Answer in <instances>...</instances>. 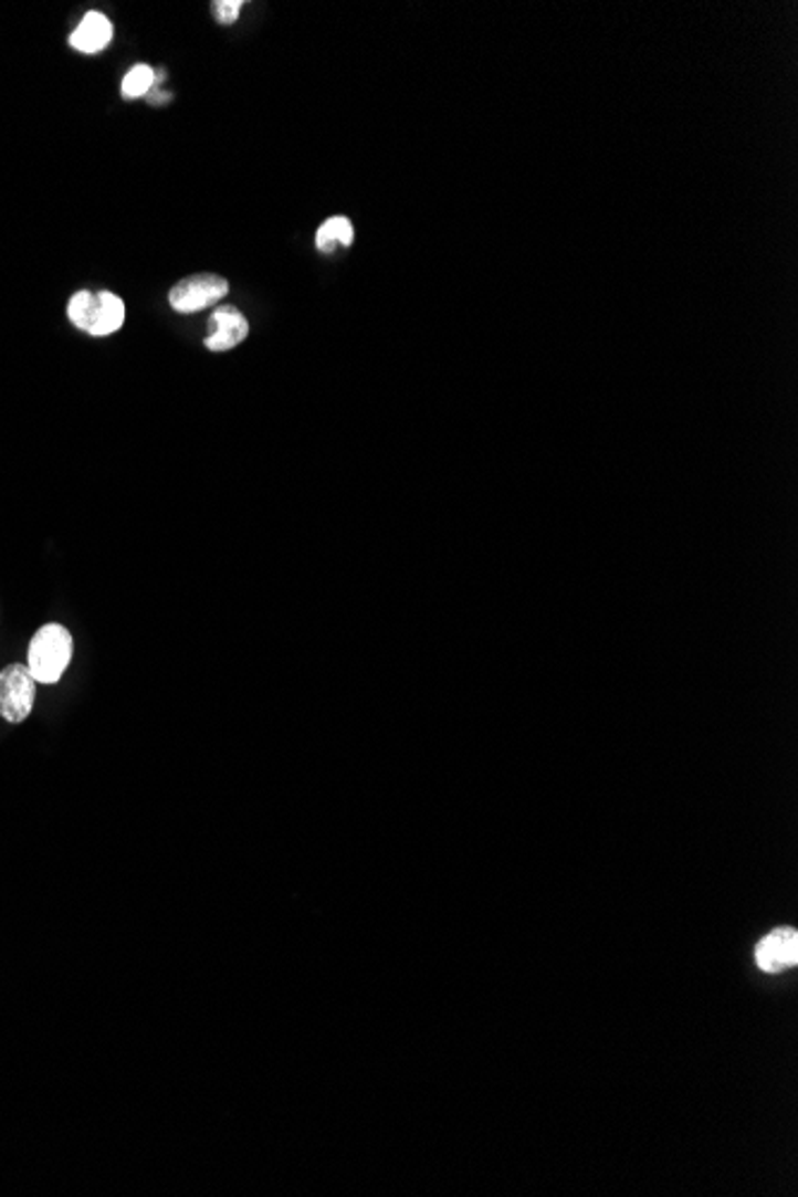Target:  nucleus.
Wrapping results in <instances>:
<instances>
[{
    "mask_svg": "<svg viewBox=\"0 0 798 1197\" xmlns=\"http://www.w3.org/2000/svg\"><path fill=\"white\" fill-rule=\"evenodd\" d=\"M75 641L63 624H43L27 650V668L36 679V684H55L70 668Z\"/></svg>",
    "mask_w": 798,
    "mask_h": 1197,
    "instance_id": "1",
    "label": "nucleus"
},
{
    "mask_svg": "<svg viewBox=\"0 0 798 1197\" xmlns=\"http://www.w3.org/2000/svg\"><path fill=\"white\" fill-rule=\"evenodd\" d=\"M67 318L88 335L106 337L123 328L125 304L113 292H77L67 304Z\"/></svg>",
    "mask_w": 798,
    "mask_h": 1197,
    "instance_id": "2",
    "label": "nucleus"
},
{
    "mask_svg": "<svg viewBox=\"0 0 798 1197\" xmlns=\"http://www.w3.org/2000/svg\"><path fill=\"white\" fill-rule=\"evenodd\" d=\"M36 679L27 664H8L0 670V717L20 724L34 711Z\"/></svg>",
    "mask_w": 798,
    "mask_h": 1197,
    "instance_id": "3",
    "label": "nucleus"
},
{
    "mask_svg": "<svg viewBox=\"0 0 798 1197\" xmlns=\"http://www.w3.org/2000/svg\"><path fill=\"white\" fill-rule=\"evenodd\" d=\"M228 290H230L228 280L220 275H213V273L189 275L182 280V283H177L170 290V306L180 314H195L223 300Z\"/></svg>",
    "mask_w": 798,
    "mask_h": 1197,
    "instance_id": "4",
    "label": "nucleus"
},
{
    "mask_svg": "<svg viewBox=\"0 0 798 1197\" xmlns=\"http://www.w3.org/2000/svg\"><path fill=\"white\" fill-rule=\"evenodd\" d=\"M798 960V935L796 930H775L773 935H767L756 949V964L767 970L777 973L796 966Z\"/></svg>",
    "mask_w": 798,
    "mask_h": 1197,
    "instance_id": "5",
    "label": "nucleus"
},
{
    "mask_svg": "<svg viewBox=\"0 0 798 1197\" xmlns=\"http://www.w3.org/2000/svg\"><path fill=\"white\" fill-rule=\"evenodd\" d=\"M213 325H216V330L203 339L206 349H211V351H228L232 347H238L240 343H244L249 335V323L240 314V308H234V306L216 308Z\"/></svg>",
    "mask_w": 798,
    "mask_h": 1197,
    "instance_id": "6",
    "label": "nucleus"
},
{
    "mask_svg": "<svg viewBox=\"0 0 798 1197\" xmlns=\"http://www.w3.org/2000/svg\"><path fill=\"white\" fill-rule=\"evenodd\" d=\"M113 39V24L101 12H86L80 27L72 32L70 43L72 49L80 53H98L111 43Z\"/></svg>",
    "mask_w": 798,
    "mask_h": 1197,
    "instance_id": "7",
    "label": "nucleus"
},
{
    "mask_svg": "<svg viewBox=\"0 0 798 1197\" xmlns=\"http://www.w3.org/2000/svg\"><path fill=\"white\" fill-rule=\"evenodd\" d=\"M351 240H354V230L345 216L330 218L328 223H323L316 232V246L321 251H328V254L337 246H349Z\"/></svg>",
    "mask_w": 798,
    "mask_h": 1197,
    "instance_id": "8",
    "label": "nucleus"
},
{
    "mask_svg": "<svg viewBox=\"0 0 798 1197\" xmlns=\"http://www.w3.org/2000/svg\"><path fill=\"white\" fill-rule=\"evenodd\" d=\"M154 84H156V72L149 65H135L123 80V96L139 98L144 94H149V88Z\"/></svg>",
    "mask_w": 798,
    "mask_h": 1197,
    "instance_id": "9",
    "label": "nucleus"
},
{
    "mask_svg": "<svg viewBox=\"0 0 798 1197\" xmlns=\"http://www.w3.org/2000/svg\"><path fill=\"white\" fill-rule=\"evenodd\" d=\"M242 0H218V3H213V12L218 22L223 24H232L234 20L240 18V10H242Z\"/></svg>",
    "mask_w": 798,
    "mask_h": 1197,
    "instance_id": "10",
    "label": "nucleus"
}]
</instances>
